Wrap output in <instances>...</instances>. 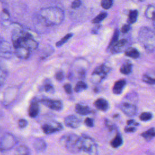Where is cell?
Listing matches in <instances>:
<instances>
[{"mask_svg":"<svg viewBox=\"0 0 155 155\" xmlns=\"http://www.w3.org/2000/svg\"><path fill=\"white\" fill-rule=\"evenodd\" d=\"M39 21L47 27L60 25L64 20V10L57 6H50L40 10L38 16Z\"/></svg>","mask_w":155,"mask_h":155,"instance_id":"1","label":"cell"},{"mask_svg":"<svg viewBox=\"0 0 155 155\" xmlns=\"http://www.w3.org/2000/svg\"><path fill=\"white\" fill-rule=\"evenodd\" d=\"M12 42L14 49L25 48L30 51L35 50L38 47V42L30 33L22 28H15L12 33Z\"/></svg>","mask_w":155,"mask_h":155,"instance_id":"2","label":"cell"},{"mask_svg":"<svg viewBox=\"0 0 155 155\" xmlns=\"http://www.w3.org/2000/svg\"><path fill=\"white\" fill-rule=\"evenodd\" d=\"M60 144L71 153H78L82 151V138L74 133H67L60 140Z\"/></svg>","mask_w":155,"mask_h":155,"instance_id":"3","label":"cell"},{"mask_svg":"<svg viewBox=\"0 0 155 155\" xmlns=\"http://www.w3.org/2000/svg\"><path fill=\"white\" fill-rule=\"evenodd\" d=\"M138 40L147 51L155 50V31L150 28L142 27L138 33Z\"/></svg>","mask_w":155,"mask_h":155,"instance_id":"4","label":"cell"},{"mask_svg":"<svg viewBox=\"0 0 155 155\" xmlns=\"http://www.w3.org/2000/svg\"><path fill=\"white\" fill-rule=\"evenodd\" d=\"M88 62L84 59H78L76 60L72 65L71 76H76L77 78L81 79H84L85 78L87 71Z\"/></svg>","mask_w":155,"mask_h":155,"instance_id":"5","label":"cell"},{"mask_svg":"<svg viewBox=\"0 0 155 155\" xmlns=\"http://www.w3.org/2000/svg\"><path fill=\"white\" fill-rule=\"evenodd\" d=\"M110 70V67L105 64L96 67L91 74V82L94 84H100L107 77Z\"/></svg>","mask_w":155,"mask_h":155,"instance_id":"6","label":"cell"},{"mask_svg":"<svg viewBox=\"0 0 155 155\" xmlns=\"http://www.w3.org/2000/svg\"><path fill=\"white\" fill-rule=\"evenodd\" d=\"M82 151L87 155H97V145L94 140L88 136L82 135Z\"/></svg>","mask_w":155,"mask_h":155,"instance_id":"7","label":"cell"},{"mask_svg":"<svg viewBox=\"0 0 155 155\" xmlns=\"http://www.w3.org/2000/svg\"><path fill=\"white\" fill-rule=\"evenodd\" d=\"M15 137L10 133H5L1 138L0 148L1 151H7L12 149L16 144Z\"/></svg>","mask_w":155,"mask_h":155,"instance_id":"8","label":"cell"},{"mask_svg":"<svg viewBox=\"0 0 155 155\" xmlns=\"http://www.w3.org/2000/svg\"><path fill=\"white\" fill-rule=\"evenodd\" d=\"M42 129L45 134H50L61 131L63 129V126L60 122L51 121L44 124L42 127Z\"/></svg>","mask_w":155,"mask_h":155,"instance_id":"9","label":"cell"},{"mask_svg":"<svg viewBox=\"0 0 155 155\" xmlns=\"http://www.w3.org/2000/svg\"><path fill=\"white\" fill-rule=\"evenodd\" d=\"M39 102L49 108L55 111H60L63 107V104L59 100H53L49 98L44 97L40 99Z\"/></svg>","mask_w":155,"mask_h":155,"instance_id":"10","label":"cell"},{"mask_svg":"<svg viewBox=\"0 0 155 155\" xmlns=\"http://www.w3.org/2000/svg\"><path fill=\"white\" fill-rule=\"evenodd\" d=\"M122 111L128 116H133L137 113V107L135 104L128 102H124L120 104Z\"/></svg>","mask_w":155,"mask_h":155,"instance_id":"11","label":"cell"},{"mask_svg":"<svg viewBox=\"0 0 155 155\" xmlns=\"http://www.w3.org/2000/svg\"><path fill=\"white\" fill-rule=\"evenodd\" d=\"M18 91V88L15 87H10L7 89V90L4 93L3 99V103L4 104V105H8L15 99Z\"/></svg>","mask_w":155,"mask_h":155,"instance_id":"12","label":"cell"},{"mask_svg":"<svg viewBox=\"0 0 155 155\" xmlns=\"http://www.w3.org/2000/svg\"><path fill=\"white\" fill-rule=\"evenodd\" d=\"M128 44V41L126 39H122L118 40L108 50H110L112 53H118L122 52L127 48L126 47Z\"/></svg>","mask_w":155,"mask_h":155,"instance_id":"13","label":"cell"},{"mask_svg":"<svg viewBox=\"0 0 155 155\" xmlns=\"http://www.w3.org/2000/svg\"><path fill=\"white\" fill-rule=\"evenodd\" d=\"M64 124L68 127L76 128L81 125V121L76 116L74 115H69L65 118Z\"/></svg>","mask_w":155,"mask_h":155,"instance_id":"14","label":"cell"},{"mask_svg":"<svg viewBox=\"0 0 155 155\" xmlns=\"http://www.w3.org/2000/svg\"><path fill=\"white\" fill-rule=\"evenodd\" d=\"M1 56L5 58H10L12 55V49L10 44L7 41H4L2 38L1 41Z\"/></svg>","mask_w":155,"mask_h":155,"instance_id":"15","label":"cell"},{"mask_svg":"<svg viewBox=\"0 0 155 155\" xmlns=\"http://www.w3.org/2000/svg\"><path fill=\"white\" fill-rule=\"evenodd\" d=\"M39 112V106L38 101L36 99H33L30 102L28 108V115L30 117H36Z\"/></svg>","mask_w":155,"mask_h":155,"instance_id":"16","label":"cell"},{"mask_svg":"<svg viewBox=\"0 0 155 155\" xmlns=\"http://www.w3.org/2000/svg\"><path fill=\"white\" fill-rule=\"evenodd\" d=\"M142 79L143 82L148 85H155V70H150L144 73Z\"/></svg>","mask_w":155,"mask_h":155,"instance_id":"17","label":"cell"},{"mask_svg":"<svg viewBox=\"0 0 155 155\" xmlns=\"http://www.w3.org/2000/svg\"><path fill=\"white\" fill-rule=\"evenodd\" d=\"M94 105L96 108L102 111H105L109 108V104L104 98L97 99L94 102Z\"/></svg>","mask_w":155,"mask_h":155,"instance_id":"18","label":"cell"},{"mask_svg":"<svg viewBox=\"0 0 155 155\" xmlns=\"http://www.w3.org/2000/svg\"><path fill=\"white\" fill-rule=\"evenodd\" d=\"M126 85V81L125 79H119L116 81L112 88L113 93L114 94H120L122 93L125 86Z\"/></svg>","mask_w":155,"mask_h":155,"instance_id":"19","label":"cell"},{"mask_svg":"<svg viewBox=\"0 0 155 155\" xmlns=\"http://www.w3.org/2000/svg\"><path fill=\"white\" fill-rule=\"evenodd\" d=\"M33 145L36 151H37L38 153L44 152L47 148V144L41 138L36 139L33 142Z\"/></svg>","mask_w":155,"mask_h":155,"instance_id":"20","label":"cell"},{"mask_svg":"<svg viewBox=\"0 0 155 155\" xmlns=\"http://www.w3.org/2000/svg\"><path fill=\"white\" fill-rule=\"evenodd\" d=\"M75 111L81 115H87L91 113V109L88 106L82 105L79 104H77L75 105Z\"/></svg>","mask_w":155,"mask_h":155,"instance_id":"21","label":"cell"},{"mask_svg":"<svg viewBox=\"0 0 155 155\" xmlns=\"http://www.w3.org/2000/svg\"><path fill=\"white\" fill-rule=\"evenodd\" d=\"M145 17L150 20L155 21V4H150L145 11Z\"/></svg>","mask_w":155,"mask_h":155,"instance_id":"22","label":"cell"},{"mask_svg":"<svg viewBox=\"0 0 155 155\" xmlns=\"http://www.w3.org/2000/svg\"><path fill=\"white\" fill-rule=\"evenodd\" d=\"M125 54L133 59H137L140 56V53L139 51L134 47H128L125 50Z\"/></svg>","mask_w":155,"mask_h":155,"instance_id":"23","label":"cell"},{"mask_svg":"<svg viewBox=\"0 0 155 155\" xmlns=\"http://www.w3.org/2000/svg\"><path fill=\"white\" fill-rule=\"evenodd\" d=\"M123 143V139L120 134H117L115 137L111 140L110 142L111 146L114 148H117L122 145Z\"/></svg>","mask_w":155,"mask_h":155,"instance_id":"24","label":"cell"},{"mask_svg":"<svg viewBox=\"0 0 155 155\" xmlns=\"http://www.w3.org/2000/svg\"><path fill=\"white\" fill-rule=\"evenodd\" d=\"M141 136H142L147 141H150L155 137V128H150L149 130L142 133Z\"/></svg>","mask_w":155,"mask_h":155,"instance_id":"25","label":"cell"},{"mask_svg":"<svg viewBox=\"0 0 155 155\" xmlns=\"http://www.w3.org/2000/svg\"><path fill=\"white\" fill-rule=\"evenodd\" d=\"M133 68V65L130 62H126L122 64L121 67L120 68V71L121 73L124 74H129Z\"/></svg>","mask_w":155,"mask_h":155,"instance_id":"26","label":"cell"},{"mask_svg":"<svg viewBox=\"0 0 155 155\" xmlns=\"http://www.w3.org/2000/svg\"><path fill=\"white\" fill-rule=\"evenodd\" d=\"M138 11L137 10H131L129 12L128 17V23L130 24H133L135 23L138 18Z\"/></svg>","mask_w":155,"mask_h":155,"instance_id":"27","label":"cell"},{"mask_svg":"<svg viewBox=\"0 0 155 155\" xmlns=\"http://www.w3.org/2000/svg\"><path fill=\"white\" fill-rule=\"evenodd\" d=\"M15 155H30L29 148L25 145H20L16 150Z\"/></svg>","mask_w":155,"mask_h":155,"instance_id":"28","label":"cell"},{"mask_svg":"<svg viewBox=\"0 0 155 155\" xmlns=\"http://www.w3.org/2000/svg\"><path fill=\"white\" fill-rule=\"evenodd\" d=\"M119 31L117 30V29H116L113 35V36L111 38V41L109 43V45L107 47V49L109 50L116 42H117L119 40Z\"/></svg>","mask_w":155,"mask_h":155,"instance_id":"29","label":"cell"},{"mask_svg":"<svg viewBox=\"0 0 155 155\" xmlns=\"http://www.w3.org/2000/svg\"><path fill=\"white\" fill-rule=\"evenodd\" d=\"M73 34L72 33H70L67 34L66 35H65L61 40H59V41H58L56 43V46L57 47H60L62 45H63L65 42H67L72 36H73Z\"/></svg>","mask_w":155,"mask_h":155,"instance_id":"30","label":"cell"},{"mask_svg":"<svg viewBox=\"0 0 155 155\" xmlns=\"http://www.w3.org/2000/svg\"><path fill=\"white\" fill-rule=\"evenodd\" d=\"M107 16V13L106 12H101L97 16H96L95 18H93V21H92V23L93 24H99L101 21H102Z\"/></svg>","mask_w":155,"mask_h":155,"instance_id":"31","label":"cell"},{"mask_svg":"<svg viewBox=\"0 0 155 155\" xmlns=\"http://www.w3.org/2000/svg\"><path fill=\"white\" fill-rule=\"evenodd\" d=\"M87 88V85L85 82L82 81H80L77 82L74 87V91L77 93L81 92Z\"/></svg>","mask_w":155,"mask_h":155,"instance_id":"32","label":"cell"},{"mask_svg":"<svg viewBox=\"0 0 155 155\" xmlns=\"http://www.w3.org/2000/svg\"><path fill=\"white\" fill-rule=\"evenodd\" d=\"M153 117V114L151 113L150 112H143L140 114L139 116V118L142 121H148L151 119Z\"/></svg>","mask_w":155,"mask_h":155,"instance_id":"33","label":"cell"},{"mask_svg":"<svg viewBox=\"0 0 155 155\" xmlns=\"http://www.w3.org/2000/svg\"><path fill=\"white\" fill-rule=\"evenodd\" d=\"M113 0H102L101 1V7L105 10L110 9L113 5Z\"/></svg>","mask_w":155,"mask_h":155,"instance_id":"34","label":"cell"},{"mask_svg":"<svg viewBox=\"0 0 155 155\" xmlns=\"http://www.w3.org/2000/svg\"><path fill=\"white\" fill-rule=\"evenodd\" d=\"M44 88V91H46L47 93H53L54 92V87L50 81L45 83Z\"/></svg>","mask_w":155,"mask_h":155,"instance_id":"35","label":"cell"},{"mask_svg":"<svg viewBox=\"0 0 155 155\" xmlns=\"http://www.w3.org/2000/svg\"><path fill=\"white\" fill-rule=\"evenodd\" d=\"M81 0H74L71 4V8L73 9H76L79 8L82 5Z\"/></svg>","mask_w":155,"mask_h":155,"instance_id":"36","label":"cell"},{"mask_svg":"<svg viewBox=\"0 0 155 155\" xmlns=\"http://www.w3.org/2000/svg\"><path fill=\"white\" fill-rule=\"evenodd\" d=\"M64 78V72L61 70H59L58 71H57L55 74V79L58 81H61Z\"/></svg>","mask_w":155,"mask_h":155,"instance_id":"37","label":"cell"},{"mask_svg":"<svg viewBox=\"0 0 155 155\" xmlns=\"http://www.w3.org/2000/svg\"><path fill=\"white\" fill-rule=\"evenodd\" d=\"M7 76V71L5 70L1 69V86H2L3 83L5 81Z\"/></svg>","mask_w":155,"mask_h":155,"instance_id":"38","label":"cell"},{"mask_svg":"<svg viewBox=\"0 0 155 155\" xmlns=\"http://www.w3.org/2000/svg\"><path fill=\"white\" fill-rule=\"evenodd\" d=\"M1 18L2 20H8L10 18V14L8 12L6 9H3L2 15H1Z\"/></svg>","mask_w":155,"mask_h":155,"instance_id":"39","label":"cell"},{"mask_svg":"<svg viewBox=\"0 0 155 155\" xmlns=\"http://www.w3.org/2000/svg\"><path fill=\"white\" fill-rule=\"evenodd\" d=\"M131 29V25L130 24H124L121 28V32L122 33H127Z\"/></svg>","mask_w":155,"mask_h":155,"instance_id":"40","label":"cell"},{"mask_svg":"<svg viewBox=\"0 0 155 155\" xmlns=\"http://www.w3.org/2000/svg\"><path fill=\"white\" fill-rule=\"evenodd\" d=\"M84 123L85 124L86 126L88 127H93L94 125V121L92 119L87 117L84 120Z\"/></svg>","mask_w":155,"mask_h":155,"instance_id":"41","label":"cell"},{"mask_svg":"<svg viewBox=\"0 0 155 155\" xmlns=\"http://www.w3.org/2000/svg\"><path fill=\"white\" fill-rule=\"evenodd\" d=\"M64 88L65 91L67 94H71L72 93V87L70 84H65L64 85Z\"/></svg>","mask_w":155,"mask_h":155,"instance_id":"42","label":"cell"},{"mask_svg":"<svg viewBox=\"0 0 155 155\" xmlns=\"http://www.w3.org/2000/svg\"><path fill=\"white\" fill-rule=\"evenodd\" d=\"M27 124H28V122L25 119H21L19 120V121H18V125L21 128H25L27 125Z\"/></svg>","mask_w":155,"mask_h":155,"instance_id":"43","label":"cell"},{"mask_svg":"<svg viewBox=\"0 0 155 155\" xmlns=\"http://www.w3.org/2000/svg\"><path fill=\"white\" fill-rule=\"evenodd\" d=\"M136 130V128L134 127H131V126H127L125 127L124 128V131L126 133H133Z\"/></svg>","mask_w":155,"mask_h":155,"instance_id":"44","label":"cell"},{"mask_svg":"<svg viewBox=\"0 0 155 155\" xmlns=\"http://www.w3.org/2000/svg\"><path fill=\"white\" fill-rule=\"evenodd\" d=\"M105 124H106L107 127L109 129H110V130H113V129H114V125L113 124H111L109 120H106V122H105Z\"/></svg>","mask_w":155,"mask_h":155,"instance_id":"45","label":"cell"},{"mask_svg":"<svg viewBox=\"0 0 155 155\" xmlns=\"http://www.w3.org/2000/svg\"><path fill=\"white\" fill-rule=\"evenodd\" d=\"M127 125H138L139 124L137 122H136L134 120L131 119L127 120Z\"/></svg>","mask_w":155,"mask_h":155,"instance_id":"46","label":"cell"},{"mask_svg":"<svg viewBox=\"0 0 155 155\" xmlns=\"http://www.w3.org/2000/svg\"><path fill=\"white\" fill-rule=\"evenodd\" d=\"M153 25L154 28L155 29V21H153Z\"/></svg>","mask_w":155,"mask_h":155,"instance_id":"47","label":"cell"},{"mask_svg":"<svg viewBox=\"0 0 155 155\" xmlns=\"http://www.w3.org/2000/svg\"><path fill=\"white\" fill-rule=\"evenodd\" d=\"M139 1H140V2H143V1H145V0H139Z\"/></svg>","mask_w":155,"mask_h":155,"instance_id":"48","label":"cell"}]
</instances>
